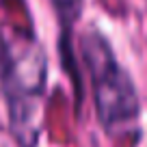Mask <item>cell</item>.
Masks as SVG:
<instances>
[{
    "label": "cell",
    "instance_id": "obj_1",
    "mask_svg": "<svg viewBox=\"0 0 147 147\" xmlns=\"http://www.w3.org/2000/svg\"><path fill=\"white\" fill-rule=\"evenodd\" d=\"M82 59L91 78L93 104L100 125L108 134L123 132L138 119L141 104L130 74L115 59L113 48L100 30L82 35Z\"/></svg>",
    "mask_w": 147,
    "mask_h": 147
},
{
    "label": "cell",
    "instance_id": "obj_2",
    "mask_svg": "<svg viewBox=\"0 0 147 147\" xmlns=\"http://www.w3.org/2000/svg\"><path fill=\"white\" fill-rule=\"evenodd\" d=\"M54 11L59 13L63 26H71L76 20H78L80 11H82V0H52Z\"/></svg>",
    "mask_w": 147,
    "mask_h": 147
}]
</instances>
